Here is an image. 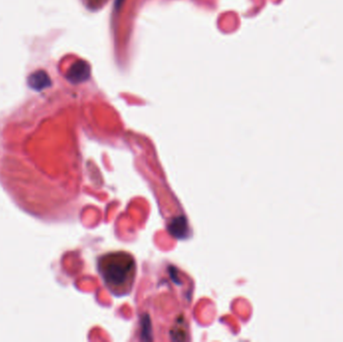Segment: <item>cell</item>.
Returning <instances> with one entry per match:
<instances>
[{"label": "cell", "mask_w": 343, "mask_h": 342, "mask_svg": "<svg viewBox=\"0 0 343 342\" xmlns=\"http://www.w3.org/2000/svg\"><path fill=\"white\" fill-rule=\"evenodd\" d=\"M90 76V67L87 63L79 62L72 68L69 73V79L74 82H79Z\"/></svg>", "instance_id": "obj_2"}, {"label": "cell", "mask_w": 343, "mask_h": 342, "mask_svg": "<svg viewBox=\"0 0 343 342\" xmlns=\"http://www.w3.org/2000/svg\"><path fill=\"white\" fill-rule=\"evenodd\" d=\"M99 269L113 294L125 295L132 290L136 277V263L132 255L124 252L103 255L99 261Z\"/></svg>", "instance_id": "obj_1"}]
</instances>
